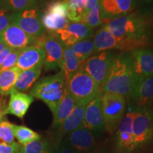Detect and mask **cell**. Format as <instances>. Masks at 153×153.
<instances>
[{"mask_svg":"<svg viewBox=\"0 0 153 153\" xmlns=\"http://www.w3.org/2000/svg\"><path fill=\"white\" fill-rule=\"evenodd\" d=\"M100 0H85V11L87 13L88 11L91 10L96 5L98 4Z\"/></svg>","mask_w":153,"mask_h":153,"instance_id":"obj_39","label":"cell"},{"mask_svg":"<svg viewBox=\"0 0 153 153\" xmlns=\"http://www.w3.org/2000/svg\"><path fill=\"white\" fill-rule=\"evenodd\" d=\"M70 22L83 23L86 14L85 0H65Z\"/></svg>","mask_w":153,"mask_h":153,"instance_id":"obj_27","label":"cell"},{"mask_svg":"<svg viewBox=\"0 0 153 153\" xmlns=\"http://www.w3.org/2000/svg\"><path fill=\"white\" fill-rule=\"evenodd\" d=\"M7 99L4 97H0V122L4 118L6 109H7Z\"/></svg>","mask_w":153,"mask_h":153,"instance_id":"obj_38","label":"cell"},{"mask_svg":"<svg viewBox=\"0 0 153 153\" xmlns=\"http://www.w3.org/2000/svg\"><path fill=\"white\" fill-rule=\"evenodd\" d=\"M136 80L129 53H121L113 59L108 77L101 87V92L116 94L128 99Z\"/></svg>","mask_w":153,"mask_h":153,"instance_id":"obj_2","label":"cell"},{"mask_svg":"<svg viewBox=\"0 0 153 153\" xmlns=\"http://www.w3.org/2000/svg\"><path fill=\"white\" fill-rule=\"evenodd\" d=\"M91 28H94L100 26L103 23V20L101 16L100 4H98L94 8L86 13L84 22Z\"/></svg>","mask_w":153,"mask_h":153,"instance_id":"obj_33","label":"cell"},{"mask_svg":"<svg viewBox=\"0 0 153 153\" xmlns=\"http://www.w3.org/2000/svg\"><path fill=\"white\" fill-rule=\"evenodd\" d=\"M66 82L62 71L48 76L38 81L30 90L29 94L43 101L48 106L53 115L64 97Z\"/></svg>","mask_w":153,"mask_h":153,"instance_id":"obj_3","label":"cell"},{"mask_svg":"<svg viewBox=\"0 0 153 153\" xmlns=\"http://www.w3.org/2000/svg\"><path fill=\"white\" fill-rule=\"evenodd\" d=\"M13 49L11 48H7L5 50H4V51L0 53V69H1V66H2V64L4 62V61L5 58L7 57V55H8L9 53L11 52V51H12Z\"/></svg>","mask_w":153,"mask_h":153,"instance_id":"obj_40","label":"cell"},{"mask_svg":"<svg viewBox=\"0 0 153 153\" xmlns=\"http://www.w3.org/2000/svg\"><path fill=\"white\" fill-rule=\"evenodd\" d=\"M14 124L10 123L7 119L0 122V141L11 144L14 142Z\"/></svg>","mask_w":153,"mask_h":153,"instance_id":"obj_32","label":"cell"},{"mask_svg":"<svg viewBox=\"0 0 153 153\" xmlns=\"http://www.w3.org/2000/svg\"><path fill=\"white\" fill-rule=\"evenodd\" d=\"M41 22L48 32H55L66 27L70 21L65 1L55 0L48 3L45 11L41 14Z\"/></svg>","mask_w":153,"mask_h":153,"instance_id":"obj_8","label":"cell"},{"mask_svg":"<svg viewBox=\"0 0 153 153\" xmlns=\"http://www.w3.org/2000/svg\"><path fill=\"white\" fill-rule=\"evenodd\" d=\"M76 153H92L95 146L94 135L82 126L68 133L64 138Z\"/></svg>","mask_w":153,"mask_h":153,"instance_id":"obj_14","label":"cell"},{"mask_svg":"<svg viewBox=\"0 0 153 153\" xmlns=\"http://www.w3.org/2000/svg\"><path fill=\"white\" fill-rule=\"evenodd\" d=\"M43 64H41L35 68L21 72L15 84L14 89L21 92H26L33 87L41 75Z\"/></svg>","mask_w":153,"mask_h":153,"instance_id":"obj_22","label":"cell"},{"mask_svg":"<svg viewBox=\"0 0 153 153\" xmlns=\"http://www.w3.org/2000/svg\"><path fill=\"white\" fill-rule=\"evenodd\" d=\"M14 136L21 145H24L41 138V135L24 126L14 127Z\"/></svg>","mask_w":153,"mask_h":153,"instance_id":"obj_30","label":"cell"},{"mask_svg":"<svg viewBox=\"0 0 153 153\" xmlns=\"http://www.w3.org/2000/svg\"><path fill=\"white\" fill-rule=\"evenodd\" d=\"M18 153H22V152H18Z\"/></svg>","mask_w":153,"mask_h":153,"instance_id":"obj_44","label":"cell"},{"mask_svg":"<svg viewBox=\"0 0 153 153\" xmlns=\"http://www.w3.org/2000/svg\"><path fill=\"white\" fill-rule=\"evenodd\" d=\"M21 145L14 142L11 144L0 141V153H18L20 152Z\"/></svg>","mask_w":153,"mask_h":153,"instance_id":"obj_36","label":"cell"},{"mask_svg":"<svg viewBox=\"0 0 153 153\" xmlns=\"http://www.w3.org/2000/svg\"><path fill=\"white\" fill-rule=\"evenodd\" d=\"M7 48V47L6 46L5 44L3 43L2 42L0 41V53L2 52L4 50H5L6 48Z\"/></svg>","mask_w":153,"mask_h":153,"instance_id":"obj_41","label":"cell"},{"mask_svg":"<svg viewBox=\"0 0 153 153\" xmlns=\"http://www.w3.org/2000/svg\"><path fill=\"white\" fill-rule=\"evenodd\" d=\"M75 106V101L66 89L62 101L53 115V128L58 129L66 118L70 116Z\"/></svg>","mask_w":153,"mask_h":153,"instance_id":"obj_23","label":"cell"},{"mask_svg":"<svg viewBox=\"0 0 153 153\" xmlns=\"http://www.w3.org/2000/svg\"><path fill=\"white\" fill-rule=\"evenodd\" d=\"M53 153H76L64 138L57 141Z\"/></svg>","mask_w":153,"mask_h":153,"instance_id":"obj_37","label":"cell"},{"mask_svg":"<svg viewBox=\"0 0 153 153\" xmlns=\"http://www.w3.org/2000/svg\"><path fill=\"white\" fill-rule=\"evenodd\" d=\"M95 53L107 51L114 48L117 49L118 43L116 38L107 28L103 26L96 33L93 40Z\"/></svg>","mask_w":153,"mask_h":153,"instance_id":"obj_25","label":"cell"},{"mask_svg":"<svg viewBox=\"0 0 153 153\" xmlns=\"http://www.w3.org/2000/svg\"><path fill=\"white\" fill-rule=\"evenodd\" d=\"M133 150L142 148L153 138V109H133Z\"/></svg>","mask_w":153,"mask_h":153,"instance_id":"obj_6","label":"cell"},{"mask_svg":"<svg viewBox=\"0 0 153 153\" xmlns=\"http://www.w3.org/2000/svg\"><path fill=\"white\" fill-rule=\"evenodd\" d=\"M85 61L76 56L71 47H65L62 68L61 71L64 74L65 82L76 72L81 70Z\"/></svg>","mask_w":153,"mask_h":153,"instance_id":"obj_24","label":"cell"},{"mask_svg":"<svg viewBox=\"0 0 153 153\" xmlns=\"http://www.w3.org/2000/svg\"><path fill=\"white\" fill-rule=\"evenodd\" d=\"M13 12L0 8V33L12 24Z\"/></svg>","mask_w":153,"mask_h":153,"instance_id":"obj_35","label":"cell"},{"mask_svg":"<svg viewBox=\"0 0 153 153\" xmlns=\"http://www.w3.org/2000/svg\"><path fill=\"white\" fill-rule=\"evenodd\" d=\"M83 127L91 131L94 135L102 133L105 130L101 112L100 95L86 106Z\"/></svg>","mask_w":153,"mask_h":153,"instance_id":"obj_17","label":"cell"},{"mask_svg":"<svg viewBox=\"0 0 153 153\" xmlns=\"http://www.w3.org/2000/svg\"><path fill=\"white\" fill-rule=\"evenodd\" d=\"M44 60V50L41 45L36 43L22 50L16 67L20 69L22 71H24L43 64Z\"/></svg>","mask_w":153,"mask_h":153,"instance_id":"obj_18","label":"cell"},{"mask_svg":"<svg viewBox=\"0 0 153 153\" xmlns=\"http://www.w3.org/2000/svg\"><path fill=\"white\" fill-rule=\"evenodd\" d=\"M104 26L116 38L118 50L128 53L148 45V24L143 17L136 14L116 17Z\"/></svg>","mask_w":153,"mask_h":153,"instance_id":"obj_1","label":"cell"},{"mask_svg":"<svg viewBox=\"0 0 153 153\" xmlns=\"http://www.w3.org/2000/svg\"><path fill=\"white\" fill-rule=\"evenodd\" d=\"M66 89L76 104L85 106L101 94L100 86L82 69L67 80Z\"/></svg>","mask_w":153,"mask_h":153,"instance_id":"obj_4","label":"cell"},{"mask_svg":"<svg viewBox=\"0 0 153 153\" xmlns=\"http://www.w3.org/2000/svg\"><path fill=\"white\" fill-rule=\"evenodd\" d=\"M85 108L86 106L85 105L76 104L70 116L66 118V120L63 122L58 128V140L62 139L63 137L65 136L68 133L83 126Z\"/></svg>","mask_w":153,"mask_h":153,"instance_id":"obj_21","label":"cell"},{"mask_svg":"<svg viewBox=\"0 0 153 153\" xmlns=\"http://www.w3.org/2000/svg\"><path fill=\"white\" fill-rule=\"evenodd\" d=\"M135 111L128 112L118 125L116 130V139L118 148L122 150L133 151V120Z\"/></svg>","mask_w":153,"mask_h":153,"instance_id":"obj_19","label":"cell"},{"mask_svg":"<svg viewBox=\"0 0 153 153\" xmlns=\"http://www.w3.org/2000/svg\"><path fill=\"white\" fill-rule=\"evenodd\" d=\"M9 94L10 98L5 114L14 115L19 118H23L33 103V97L15 89H13Z\"/></svg>","mask_w":153,"mask_h":153,"instance_id":"obj_20","label":"cell"},{"mask_svg":"<svg viewBox=\"0 0 153 153\" xmlns=\"http://www.w3.org/2000/svg\"><path fill=\"white\" fill-rule=\"evenodd\" d=\"M22 153H53L54 148L47 140H38L27 144L21 145Z\"/></svg>","mask_w":153,"mask_h":153,"instance_id":"obj_29","label":"cell"},{"mask_svg":"<svg viewBox=\"0 0 153 153\" xmlns=\"http://www.w3.org/2000/svg\"><path fill=\"white\" fill-rule=\"evenodd\" d=\"M140 1H143V2H145V3H151V2H153V0H140Z\"/></svg>","mask_w":153,"mask_h":153,"instance_id":"obj_43","label":"cell"},{"mask_svg":"<svg viewBox=\"0 0 153 153\" xmlns=\"http://www.w3.org/2000/svg\"><path fill=\"white\" fill-rule=\"evenodd\" d=\"M136 0H100L101 16L103 22L131 14Z\"/></svg>","mask_w":153,"mask_h":153,"instance_id":"obj_15","label":"cell"},{"mask_svg":"<svg viewBox=\"0 0 153 153\" xmlns=\"http://www.w3.org/2000/svg\"><path fill=\"white\" fill-rule=\"evenodd\" d=\"M115 55L108 51H102L88 58L82 66V70L101 87L106 82Z\"/></svg>","mask_w":153,"mask_h":153,"instance_id":"obj_9","label":"cell"},{"mask_svg":"<svg viewBox=\"0 0 153 153\" xmlns=\"http://www.w3.org/2000/svg\"><path fill=\"white\" fill-rule=\"evenodd\" d=\"M51 33L60 40L65 47H71L77 42L90 38L94 31L85 23L70 22L66 27Z\"/></svg>","mask_w":153,"mask_h":153,"instance_id":"obj_12","label":"cell"},{"mask_svg":"<svg viewBox=\"0 0 153 153\" xmlns=\"http://www.w3.org/2000/svg\"><path fill=\"white\" fill-rule=\"evenodd\" d=\"M38 1H39V2L41 4H47L48 3L50 2V1H51L52 0H38Z\"/></svg>","mask_w":153,"mask_h":153,"instance_id":"obj_42","label":"cell"},{"mask_svg":"<svg viewBox=\"0 0 153 153\" xmlns=\"http://www.w3.org/2000/svg\"><path fill=\"white\" fill-rule=\"evenodd\" d=\"M37 6L38 0H0V8L11 12L36 9Z\"/></svg>","mask_w":153,"mask_h":153,"instance_id":"obj_28","label":"cell"},{"mask_svg":"<svg viewBox=\"0 0 153 153\" xmlns=\"http://www.w3.org/2000/svg\"><path fill=\"white\" fill-rule=\"evenodd\" d=\"M71 48L80 60L86 61L95 53L94 45L93 41L88 39L82 40L81 41L72 45Z\"/></svg>","mask_w":153,"mask_h":153,"instance_id":"obj_31","label":"cell"},{"mask_svg":"<svg viewBox=\"0 0 153 153\" xmlns=\"http://www.w3.org/2000/svg\"><path fill=\"white\" fill-rule=\"evenodd\" d=\"M22 50V49L12 50L11 52L5 58V60L2 64V66H1V69H0V71L9 70V69H11L16 67L17 60H18L19 56L20 55Z\"/></svg>","mask_w":153,"mask_h":153,"instance_id":"obj_34","label":"cell"},{"mask_svg":"<svg viewBox=\"0 0 153 153\" xmlns=\"http://www.w3.org/2000/svg\"><path fill=\"white\" fill-rule=\"evenodd\" d=\"M129 55L137 77L153 76V51L143 48L132 51Z\"/></svg>","mask_w":153,"mask_h":153,"instance_id":"obj_16","label":"cell"},{"mask_svg":"<svg viewBox=\"0 0 153 153\" xmlns=\"http://www.w3.org/2000/svg\"><path fill=\"white\" fill-rule=\"evenodd\" d=\"M128 99L133 109H153V76L137 77L133 92Z\"/></svg>","mask_w":153,"mask_h":153,"instance_id":"obj_11","label":"cell"},{"mask_svg":"<svg viewBox=\"0 0 153 153\" xmlns=\"http://www.w3.org/2000/svg\"><path fill=\"white\" fill-rule=\"evenodd\" d=\"M100 99L105 130L114 133L125 116L126 99L121 95L108 92H101Z\"/></svg>","mask_w":153,"mask_h":153,"instance_id":"obj_5","label":"cell"},{"mask_svg":"<svg viewBox=\"0 0 153 153\" xmlns=\"http://www.w3.org/2000/svg\"><path fill=\"white\" fill-rule=\"evenodd\" d=\"M45 52L43 67L45 70H53L60 68L62 70L65 46L60 40L51 32H48L38 39Z\"/></svg>","mask_w":153,"mask_h":153,"instance_id":"obj_7","label":"cell"},{"mask_svg":"<svg viewBox=\"0 0 153 153\" xmlns=\"http://www.w3.org/2000/svg\"><path fill=\"white\" fill-rule=\"evenodd\" d=\"M22 70L17 67L0 71V94L3 97L9 95L14 89L17 78Z\"/></svg>","mask_w":153,"mask_h":153,"instance_id":"obj_26","label":"cell"},{"mask_svg":"<svg viewBox=\"0 0 153 153\" xmlns=\"http://www.w3.org/2000/svg\"><path fill=\"white\" fill-rule=\"evenodd\" d=\"M12 24L37 39L45 35L47 31L42 24L41 14L37 8L13 12Z\"/></svg>","mask_w":153,"mask_h":153,"instance_id":"obj_10","label":"cell"},{"mask_svg":"<svg viewBox=\"0 0 153 153\" xmlns=\"http://www.w3.org/2000/svg\"><path fill=\"white\" fill-rule=\"evenodd\" d=\"M0 41L7 48L21 50L35 45L38 43V39L28 35L16 25L11 24L0 33Z\"/></svg>","mask_w":153,"mask_h":153,"instance_id":"obj_13","label":"cell"}]
</instances>
